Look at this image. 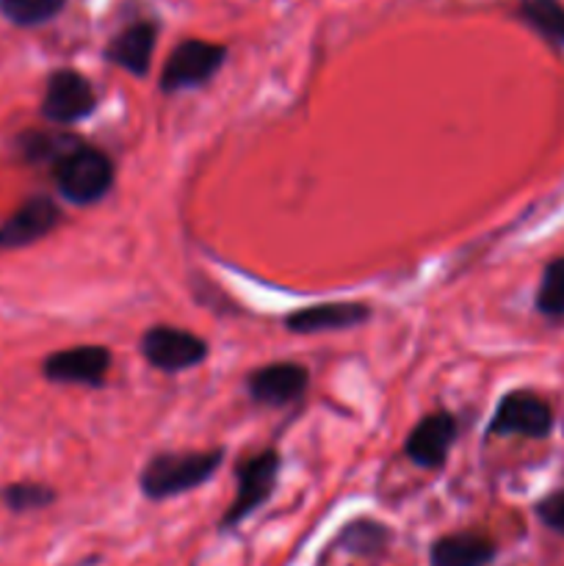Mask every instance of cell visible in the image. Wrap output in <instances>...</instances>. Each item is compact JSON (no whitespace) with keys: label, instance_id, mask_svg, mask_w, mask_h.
Listing matches in <instances>:
<instances>
[{"label":"cell","instance_id":"6da1fadb","mask_svg":"<svg viewBox=\"0 0 564 566\" xmlns=\"http://www.w3.org/2000/svg\"><path fill=\"white\" fill-rule=\"evenodd\" d=\"M227 448H182V451H158L138 470V492L144 501L164 503L202 490L221 470Z\"/></svg>","mask_w":564,"mask_h":566},{"label":"cell","instance_id":"7a4b0ae2","mask_svg":"<svg viewBox=\"0 0 564 566\" xmlns=\"http://www.w3.org/2000/svg\"><path fill=\"white\" fill-rule=\"evenodd\" d=\"M50 177L64 202L75 208H92L108 199L116 186V164L105 149L94 147L86 138L66 149L53 166Z\"/></svg>","mask_w":564,"mask_h":566},{"label":"cell","instance_id":"3957f363","mask_svg":"<svg viewBox=\"0 0 564 566\" xmlns=\"http://www.w3.org/2000/svg\"><path fill=\"white\" fill-rule=\"evenodd\" d=\"M556 407L551 403V398L531 387H514L498 398L484 426V442L509 440V437L545 442L556 431Z\"/></svg>","mask_w":564,"mask_h":566},{"label":"cell","instance_id":"277c9868","mask_svg":"<svg viewBox=\"0 0 564 566\" xmlns=\"http://www.w3.org/2000/svg\"><path fill=\"white\" fill-rule=\"evenodd\" d=\"M280 473L282 453L276 448H260L236 464V495L219 520L221 534L241 528L252 514L265 509V503L274 497L276 486H280Z\"/></svg>","mask_w":564,"mask_h":566},{"label":"cell","instance_id":"5b68a950","mask_svg":"<svg viewBox=\"0 0 564 566\" xmlns=\"http://www.w3.org/2000/svg\"><path fill=\"white\" fill-rule=\"evenodd\" d=\"M138 354L158 374L177 376L208 363L210 343L182 326L153 324L138 337Z\"/></svg>","mask_w":564,"mask_h":566},{"label":"cell","instance_id":"8992f818","mask_svg":"<svg viewBox=\"0 0 564 566\" xmlns=\"http://www.w3.org/2000/svg\"><path fill=\"white\" fill-rule=\"evenodd\" d=\"M227 61V48L205 39H182L166 59L164 72L158 77V88L164 94H180L202 88L219 75Z\"/></svg>","mask_w":564,"mask_h":566},{"label":"cell","instance_id":"52a82bcc","mask_svg":"<svg viewBox=\"0 0 564 566\" xmlns=\"http://www.w3.org/2000/svg\"><path fill=\"white\" fill-rule=\"evenodd\" d=\"M100 97L94 92L92 81H88L83 72L70 70H55L50 72L48 81H44V94L42 105H39V114L44 122L55 127H72L86 122L88 116L97 111Z\"/></svg>","mask_w":564,"mask_h":566},{"label":"cell","instance_id":"ba28073f","mask_svg":"<svg viewBox=\"0 0 564 566\" xmlns=\"http://www.w3.org/2000/svg\"><path fill=\"white\" fill-rule=\"evenodd\" d=\"M111 368H114V352L100 343L59 348L42 359V376L50 385L86 387V390H100L108 385Z\"/></svg>","mask_w":564,"mask_h":566},{"label":"cell","instance_id":"9c48e42d","mask_svg":"<svg viewBox=\"0 0 564 566\" xmlns=\"http://www.w3.org/2000/svg\"><path fill=\"white\" fill-rule=\"evenodd\" d=\"M457 415L448 412V409H431L409 429L401 453L412 468L426 470V473H440L448 464L453 446H457Z\"/></svg>","mask_w":564,"mask_h":566},{"label":"cell","instance_id":"30bf717a","mask_svg":"<svg viewBox=\"0 0 564 566\" xmlns=\"http://www.w3.org/2000/svg\"><path fill=\"white\" fill-rule=\"evenodd\" d=\"M243 390L254 407L285 409L299 403L310 390V370L293 359H276L243 376Z\"/></svg>","mask_w":564,"mask_h":566},{"label":"cell","instance_id":"8fae6325","mask_svg":"<svg viewBox=\"0 0 564 566\" xmlns=\"http://www.w3.org/2000/svg\"><path fill=\"white\" fill-rule=\"evenodd\" d=\"M374 318V307L365 302H318L310 307H299L282 318L285 332L299 337L335 335V332H352L365 326Z\"/></svg>","mask_w":564,"mask_h":566},{"label":"cell","instance_id":"7c38bea8","mask_svg":"<svg viewBox=\"0 0 564 566\" xmlns=\"http://www.w3.org/2000/svg\"><path fill=\"white\" fill-rule=\"evenodd\" d=\"M61 213L59 202L53 197H44V193H36V197L25 199L9 219L0 224V252H9V249H22L33 247L42 238H48L50 232L59 230Z\"/></svg>","mask_w":564,"mask_h":566},{"label":"cell","instance_id":"4fadbf2b","mask_svg":"<svg viewBox=\"0 0 564 566\" xmlns=\"http://www.w3.org/2000/svg\"><path fill=\"white\" fill-rule=\"evenodd\" d=\"M158 44V25L149 20L130 22L122 28L108 44H105V61L119 70H125L133 77H147L153 66V53Z\"/></svg>","mask_w":564,"mask_h":566},{"label":"cell","instance_id":"5bb4252c","mask_svg":"<svg viewBox=\"0 0 564 566\" xmlns=\"http://www.w3.org/2000/svg\"><path fill=\"white\" fill-rule=\"evenodd\" d=\"M498 558V542L481 531H457L431 542L429 566H490Z\"/></svg>","mask_w":564,"mask_h":566},{"label":"cell","instance_id":"9a60e30c","mask_svg":"<svg viewBox=\"0 0 564 566\" xmlns=\"http://www.w3.org/2000/svg\"><path fill=\"white\" fill-rule=\"evenodd\" d=\"M393 542V531L387 528L379 520L359 517L352 520L341 528V534L332 539V545L326 547L324 556H335V553H346L352 558H363V562H379L385 558L387 547Z\"/></svg>","mask_w":564,"mask_h":566},{"label":"cell","instance_id":"2e32d148","mask_svg":"<svg viewBox=\"0 0 564 566\" xmlns=\"http://www.w3.org/2000/svg\"><path fill=\"white\" fill-rule=\"evenodd\" d=\"M81 142L77 133L70 130H25L17 138V153H20L22 160L33 166H53L61 155L70 147Z\"/></svg>","mask_w":564,"mask_h":566},{"label":"cell","instance_id":"e0dca14e","mask_svg":"<svg viewBox=\"0 0 564 566\" xmlns=\"http://www.w3.org/2000/svg\"><path fill=\"white\" fill-rule=\"evenodd\" d=\"M518 14L534 33L553 48L564 50V3L562 0H518Z\"/></svg>","mask_w":564,"mask_h":566},{"label":"cell","instance_id":"ac0fdd59","mask_svg":"<svg viewBox=\"0 0 564 566\" xmlns=\"http://www.w3.org/2000/svg\"><path fill=\"white\" fill-rule=\"evenodd\" d=\"M534 313L547 321L564 318V254L547 260L534 291Z\"/></svg>","mask_w":564,"mask_h":566},{"label":"cell","instance_id":"d6986e66","mask_svg":"<svg viewBox=\"0 0 564 566\" xmlns=\"http://www.w3.org/2000/svg\"><path fill=\"white\" fill-rule=\"evenodd\" d=\"M59 501V492L42 481H14V484L0 490V503L14 514L44 512Z\"/></svg>","mask_w":564,"mask_h":566},{"label":"cell","instance_id":"ffe728a7","mask_svg":"<svg viewBox=\"0 0 564 566\" xmlns=\"http://www.w3.org/2000/svg\"><path fill=\"white\" fill-rule=\"evenodd\" d=\"M64 6L66 0H0V11H3L6 20H11L14 25L22 28L50 22L55 14H61Z\"/></svg>","mask_w":564,"mask_h":566},{"label":"cell","instance_id":"44dd1931","mask_svg":"<svg viewBox=\"0 0 564 566\" xmlns=\"http://www.w3.org/2000/svg\"><path fill=\"white\" fill-rule=\"evenodd\" d=\"M534 517L540 520L542 528H547L551 534L564 539V486L562 490L547 492V495H542L534 503Z\"/></svg>","mask_w":564,"mask_h":566}]
</instances>
